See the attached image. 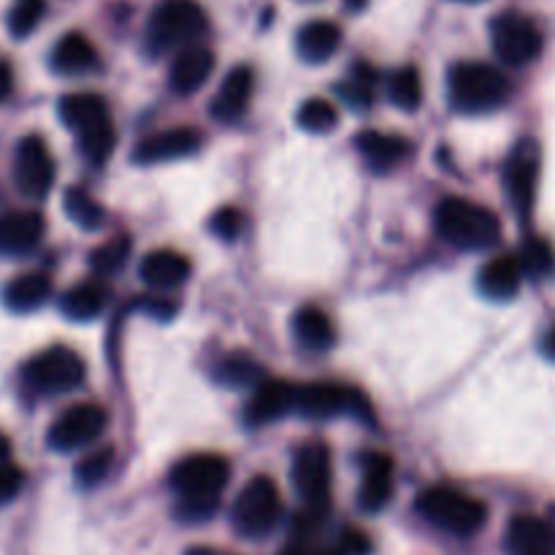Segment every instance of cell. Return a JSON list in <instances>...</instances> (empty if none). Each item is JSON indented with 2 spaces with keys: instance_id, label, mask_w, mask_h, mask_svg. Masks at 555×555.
I'll use <instances>...</instances> for the list:
<instances>
[{
  "instance_id": "obj_35",
  "label": "cell",
  "mask_w": 555,
  "mask_h": 555,
  "mask_svg": "<svg viewBox=\"0 0 555 555\" xmlns=\"http://www.w3.org/2000/svg\"><path fill=\"white\" fill-rule=\"evenodd\" d=\"M63 204H65V215H68L79 228H87V231H95V228H101V222L106 220L103 206L81 188H70L68 193H65Z\"/></svg>"
},
{
  "instance_id": "obj_43",
  "label": "cell",
  "mask_w": 555,
  "mask_h": 555,
  "mask_svg": "<svg viewBox=\"0 0 555 555\" xmlns=\"http://www.w3.org/2000/svg\"><path fill=\"white\" fill-rule=\"evenodd\" d=\"M280 555H339L336 547H318L312 540H293Z\"/></svg>"
},
{
  "instance_id": "obj_9",
  "label": "cell",
  "mask_w": 555,
  "mask_h": 555,
  "mask_svg": "<svg viewBox=\"0 0 555 555\" xmlns=\"http://www.w3.org/2000/svg\"><path fill=\"white\" fill-rule=\"evenodd\" d=\"M296 410L309 421H334V417L352 415L358 421L374 423L366 396L339 383H309L296 388Z\"/></svg>"
},
{
  "instance_id": "obj_4",
  "label": "cell",
  "mask_w": 555,
  "mask_h": 555,
  "mask_svg": "<svg viewBox=\"0 0 555 555\" xmlns=\"http://www.w3.org/2000/svg\"><path fill=\"white\" fill-rule=\"evenodd\" d=\"M450 103L461 114H488L507 103L509 81L486 63H459L448 76Z\"/></svg>"
},
{
  "instance_id": "obj_20",
  "label": "cell",
  "mask_w": 555,
  "mask_h": 555,
  "mask_svg": "<svg viewBox=\"0 0 555 555\" xmlns=\"http://www.w3.org/2000/svg\"><path fill=\"white\" fill-rule=\"evenodd\" d=\"M253 87L255 76L249 65H238L231 74L222 79L220 90H217L215 101H211L209 114L217 119V122H236L247 114L249 101H253Z\"/></svg>"
},
{
  "instance_id": "obj_37",
  "label": "cell",
  "mask_w": 555,
  "mask_h": 555,
  "mask_svg": "<svg viewBox=\"0 0 555 555\" xmlns=\"http://www.w3.org/2000/svg\"><path fill=\"white\" fill-rule=\"evenodd\" d=\"M47 3L43 0H14L9 11V33L14 38H27L43 20Z\"/></svg>"
},
{
  "instance_id": "obj_49",
  "label": "cell",
  "mask_w": 555,
  "mask_h": 555,
  "mask_svg": "<svg viewBox=\"0 0 555 555\" xmlns=\"http://www.w3.org/2000/svg\"><path fill=\"white\" fill-rule=\"evenodd\" d=\"M545 520H547V524H551V529L555 531V507L551 509V513H547V518H545Z\"/></svg>"
},
{
  "instance_id": "obj_15",
  "label": "cell",
  "mask_w": 555,
  "mask_h": 555,
  "mask_svg": "<svg viewBox=\"0 0 555 555\" xmlns=\"http://www.w3.org/2000/svg\"><path fill=\"white\" fill-rule=\"evenodd\" d=\"M293 410H296V388L287 379L263 377L244 406V423L247 428H263Z\"/></svg>"
},
{
  "instance_id": "obj_12",
  "label": "cell",
  "mask_w": 555,
  "mask_h": 555,
  "mask_svg": "<svg viewBox=\"0 0 555 555\" xmlns=\"http://www.w3.org/2000/svg\"><path fill=\"white\" fill-rule=\"evenodd\" d=\"M108 415L103 406L92 404H74L52 423L47 434L49 448L57 453H74V450L90 448L95 439H101L103 428H106Z\"/></svg>"
},
{
  "instance_id": "obj_31",
  "label": "cell",
  "mask_w": 555,
  "mask_h": 555,
  "mask_svg": "<svg viewBox=\"0 0 555 555\" xmlns=\"http://www.w3.org/2000/svg\"><path fill=\"white\" fill-rule=\"evenodd\" d=\"M515 258H518L524 276H529V280H547L555 274V249L545 238L529 236L520 244V253Z\"/></svg>"
},
{
  "instance_id": "obj_38",
  "label": "cell",
  "mask_w": 555,
  "mask_h": 555,
  "mask_svg": "<svg viewBox=\"0 0 555 555\" xmlns=\"http://www.w3.org/2000/svg\"><path fill=\"white\" fill-rule=\"evenodd\" d=\"M112 464H114V450L112 448H101V450H92V453H87L85 459L76 464L74 475H76V482L85 488H95L98 482H103L108 477V472H112Z\"/></svg>"
},
{
  "instance_id": "obj_28",
  "label": "cell",
  "mask_w": 555,
  "mask_h": 555,
  "mask_svg": "<svg viewBox=\"0 0 555 555\" xmlns=\"http://www.w3.org/2000/svg\"><path fill=\"white\" fill-rule=\"evenodd\" d=\"M293 334L301 341V347L314 352L331 350L336 341V328L328 314L320 307H301L293 314Z\"/></svg>"
},
{
  "instance_id": "obj_14",
  "label": "cell",
  "mask_w": 555,
  "mask_h": 555,
  "mask_svg": "<svg viewBox=\"0 0 555 555\" xmlns=\"http://www.w3.org/2000/svg\"><path fill=\"white\" fill-rule=\"evenodd\" d=\"M537 179H540V144L534 139H524L504 166V188L520 220H529L534 209Z\"/></svg>"
},
{
  "instance_id": "obj_1",
  "label": "cell",
  "mask_w": 555,
  "mask_h": 555,
  "mask_svg": "<svg viewBox=\"0 0 555 555\" xmlns=\"http://www.w3.org/2000/svg\"><path fill=\"white\" fill-rule=\"evenodd\" d=\"M168 480L179 496L177 518L204 524L220 507V496L231 480V464L217 453H195L179 461Z\"/></svg>"
},
{
  "instance_id": "obj_17",
  "label": "cell",
  "mask_w": 555,
  "mask_h": 555,
  "mask_svg": "<svg viewBox=\"0 0 555 555\" xmlns=\"http://www.w3.org/2000/svg\"><path fill=\"white\" fill-rule=\"evenodd\" d=\"M396 491L393 459L385 453H369L363 459V480L358 491V507L369 515L383 513Z\"/></svg>"
},
{
  "instance_id": "obj_3",
  "label": "cell",
  "mask_w": 555,
  "mask_h": 555,
  "mask_svg": "<svg viewBox=\"0 0 555 555\" xmlns=\"http://www.w3.org/2000/svg\"><path fill=\"white\" fill-rule=\"evenodd\" d=\"M434 228L442 242L464 253H486L496 247L502 238V220L488 206L469 198H455V195L439 201L434 211Z\"/></svg>"
},
{
  "instance_id": "obj_33",
  "label": "cell",
  "mask_w": 555,
  "mask_h": 555,
  "mask_svg": "<svg viewBox=\"0 0 555 555\" xmlns=\"http://www.w3.org/2000/svg\"><path fill=\"white\" fill-rule=\"evenodd\" d=\"M296 122L298 128L307 130V133H331V130H336V125H339V108L331 101H325V98H309V101L298 108Z\"/></svg>"
},
{
  "instance_id": "obj_23",
  "label": "cell",
  "mask_w": 555,
  "mask_h": 555,
  "mask_svg": "<svg viewBox=\"0 0 555 555\" xmlns=\"http://www.w3.org/2000/svg\"><path fill=\"white\" fill-rule=\"evenodd\" d=\"M356 146L363 160L377 173L393 171L396 166L412 155V141L393 133H379V130H363L356 135Z\"/></svg>"
},
{
  "instance_id": "obj_30",
  "label": "cell",
  "mask_w": 555,
  "mask_h": 555,
  "mask_svg": "<svg viewBox=\"0 0 555 555\" xmlns=\"http://www.w3.org/2000/svg\"><path fill=\"white\" fill-rule=\"evenodd\" d=\"M215 377L225 388H255L266 374L253 356H247V352H231V356H225L220 361Z\"/></svg>"
},
{
  "instance_id": "obj_48",
  "label": "cell",
  "mask_w": 555,
  "mask_h": 555,
  "mask_svg": "<svg viewBox=\"0 0 555 555\" xmlns=\"http://www.w3.org/2000/svg\"><path fill=\"white\" fill-rule=\"evenodd\" d=\"M188 555H222V553L209 551V547H193V551H190Z\"/></svg>"
},
{
  "instance_id": "obj_8",
  "label": "cell",
  "mask_w": 555,
  "mask_h": 555,
  "mask_svg": "<svg viewBox=\"0 0 555 555\" xmlns=\"http://www.w3.org/2000/svg\"><path fill=\"white\" fill-rule=\"evenodd\" d=\"M206 33V14L195 0H163L150 16L146 43L152 52L190 47Z\"/></svg>"
},
{
  "instance_id": "obj_26",
  "label": "cell",
  "mask_w": 555,
  "mask_h": 555,
  "mask_svg": "<svg viewBox=\"0 0 555 555\" xmlns=\"http://www.w3.org/2000/svg\"><path fill=\"white\" fill-rule=\"evenodd\" d=\"M341 47V30L328 20H314L298 30L296 36V52L309 65L328 63Z\"/></svg>"
},
{
  "instance_id": "obj_18",
  "label": "cell",
  "mask_w": 555,
  "mask_h": 555,
  "mask_svg": "<svg viewBox=\"0 0 555 555\" xmlns=\"http://www.w3.org/2000/svg\"><path fill=\"white\" fill-rule=\"evenodd\" d=\"M201 150V133L193 128H171L160 130L155 135H146L139 141L133 152V160L139 166H155V163L179 160V157H190Z\"/></svg>"
},
{
  "instance_id": "obj_24",
  "label": "cell",
  "mask_w": 555,
  "mask_h": 555,
  "mask_svg": "<svg viewBox=\"0 0 555 555\" xmlns=\"http://www.w3.org/2000/svg\"><path fill=\"white\" fill-rule=\"evenodd\" d=\"M520 285H524V271L515 255H499V258L488 260L477 276V287L491 301H509L518 296Z\"/></svg>"
},
{
  "instance_id": "obj_34",
  "label": "cell",
  "mask_w": 555,
  "mask_h": 555,
  "mask_svg": "<svg viewBox=\"0 0 555 555\" xmlns=\"http://www.w3.org/2000/svg\"><path fill=\"white\" fill-rule=\"evenodd\" d=\"M130 249H133V242H130V236H125V233L108 238V242H103L101 247L92 249V255H90L92 271H95L98 276L117 274V271L128 263Z\"/></svg>"
},
{
  "instance_id": "obj_41",
  "label": "cell",
  "mask_w": 555,
  "mask_h": 555,
  "mask_svg": "<svg viewBox=\"0 0 555 555\" xmlns=\"http://www.w3.org/2000/svg\"><path fill=\"white\" fill-rule=\"evenodd\" d=\"M369 551H372L369 537L356 529H347L345 534L339 537V542H336V553L339 555H369Z\"/></svg>"
},
{
  "instance_id": "obj_32",
  "label": "cell",
  "mask_w": 555,
  "mask_h": 555,
  "mask_svg": "<svg viewBox=\"0 0 555 555\" xmlns=\"http://www.w3.org/2000/svg\"><path fill=\"white\" fill-rule=\"evenodd\" d=\"M388 98L401 112H417L423 103V81L417 68L406 65V68H399L396 74H390Z\"/></svg>"
},
{
  "instance_id": "obj_7",
  "label": "cell",
  "mask_w": 555,
  "mask_h": 555,
  "mask_svg": "<svg viewBox=\"0 0 555 555\" xmlns=\"http://www.w3.org/2000/svg\"><path fill=\"white\" fill-rule=\"evenodd\" d=\"M282 518V496L280 488L271 477L258 475L238 491L236 502H233V529L244 537V540H260V537L271 534Z\"/></svg>"
},
{
  "instance_id": "obj_25",
  "label": "cell",
  "mask_w": 555,
  "mask_h": 555,
  "mask_svg": "<svg viewBox=\"0 0 555 555\" xmlns=\"http://www.w3.org/2000/svg\"><path fill=\"white\" fill-rule=\"evenodd\" d=\"M101 57L85 33H65L52 49V70L63 76H85L98 70Z\"/></svg>"
},
{
  "instance_id": "obj_22",
  "label": "cell",
  "mask_w": 555,
  "mask_h": 555,
  "mask_svg": "<svg viewBox=\"0 0 555 555\" xmlns=\"http://www.w3.org/2000/svg\"><path fill=\"white\" fill-rule=\"evenodd\" d=\"M193 263L177 249H152L139 266V276L152 291H177L188 282Z\"/></svg>"
},
{
  "instance_id": "obj_2",
  "label": "cell",
  "mask_w": 555,
  "mask_h": 555,
  "mask_svg": "<svg viewBox=\"0 0 555 555\" xmlns=\"http://www.w3.org/2000/svg\"><path fill=\"white\" fill-rule=\"evenodd\" d=\"M60 119L65 128L74 133L79 155L85 157L90 166L101 168L108 163L117 146V130H114L112 114H108L106 101L95 92H70V95L60 98L57 106Z\"/></svg>"
},
{
  "instance_id": "obj_6",
  "label": "cell",
  "mask_w": 555,
  "mask_h": 555,
  "mask_svg": "<svg viewBox=\"0 0 555 555\" xmlns=\"http://www.w3.org/2000/svg\"><path fill=\"white\" fill-rule=\"evenodd\" d=\"M87 377V363L76 350L54 345L33 356L22 366V385L36 396H63L79 390Z\"/></svg>"
},
{
  "instance_id": "obj_5",
  "label": "cell",
  "mask_w": 555,
  "mask_h": 555,
  "mask_svg": "<svg viewBox=\"0 0 555 555\" xmlns=\"http://www.w3.org/2000/svg\"><path fill=\"white\" fill-rule=\"evenodd\" d=\"M415 509L428 524L455 537L477 534L488 520V507L480 499L450 486L426 488L417 496Z\"/></svg>"
},
{
  "instance_id": "obj_19",
  "label": "cell",
  "mask_w": 555,
  "mask_h": 555,
  "mask_svg": "<svg viewBox=\"0 0 555 555\" xmlns=\"http://www.w3.org/2000/svg\"><path fill=\"white\" fill-rule=\"evenodd\" d=\"M215 65L217 60L211 49L201 47V43H190L171 63L168 85H171L177 95H193V92H198L209 81V76L215 74Z\"/></svg>"
},
{
  "instance_id": "obj_11",
  "label": "cell",
  "mask_w": 555,
  "mask_h": 555,
  "mask_svg": "<svg viewBox=\"0 0 555 555\" xmlns=\"http://www.w3.org/2000/svg\"><path fill=\"white\" fill-rule=\"evenodd\" d=\"M491 43L496 57L504 65H513V68H524L531 65L542 54L545 47V38H542L540 27L524 14H507L496 16L491 25Z\"/></svg>"
},
{
  "instance_id": "obj_46",
  "label": "cell",
  "mask_w": 555,
  "mask_h": 555,
  "mask_svg": "<svg viewBox=\"0 0 555 555\" xmlns=\"http://www.w3.org/2000/svg\"><path fill=\"white\" fill-rule=\"evenodd\" d=\"M9 455H11V442L5 434H0V464H3V461H9Z\"/></svg>"
},
{
  "instance_id": "obj_47",
  "label": "cell",
  "mask_w": 555,
  "mask_h": 555,
  "mask_svg": "<svg viewBox=\"0 0 555 555\" xmlns=\"http://www.w3.org/2000/svg\"><path fill=\"white\" fill-rule=\"evenodd\" d=\"M345 5L350 11H363L369 5V0H345Z\"/></svg>"
},
{
  "instance_id": "obj_50",
  "label": "cell",
  "mask_w": 555,
  "mask_h": 555,
  "mask_svg": "<svg viewBox=\"0 0 555 555\" xmlns=\"http://www.w3.org/2000/svg\"><path fill=\"white\" fill-rule=\"evenodd\" d=\"M455 3H482V0H455Z\"/></svg>"
},
{
  "instance_id": "obj_16",
  "label": "cell",
  "mask_w": 555,
  "mask_h": 555,
  "mask_svg": "<svg viewBox=\"0 0 555 555\" xmlns=\"http://www.w3.org/2000/svg\"><path fill=\"white\" fill-rule=\"evenodd\" d=\"M43 233H47V220L41 211H5L0 215V255L22 258L43 242Z\"/></svg>"
},
{
  "instance_id": "obj_10",
  "label": "cell",
  "mask_w": 555,
  "mask_h": 555,
  "mask_svg": "<svg viewBox=\"0 0 555 555\" xmlns=\"http://www.w3.org/2000/svg\"><path fill=\"white\" fill-rule=\"evenodd\" d=\"M331 450L325 442H307L293 459V486L307 509L328 515L331 507Z\"/></svg>"
},
{
  "instance_id": "obj_42",
  "label": "cell",
  "mask_w": 555,
  "mask_h": 555,
  "mask_svg": "<svg viewBox=\"0 0 555 555\" xmlns=\"http://www.w3.org/2000/svg\"><path fill=\"white\" fill-rule=\"evenodd\" d=\"M144 301H139L141 309H146L150 314H155V318L160 320H168L173 312H177V304L168 301V298H157V296H141Z\"/></svg>"
},
{
  "instance_id": "obj_44",
  "label": "cell",
  "mask_w": 555,
  "mask_h": 555,
  "mask_svg": "<svg viewBox=\"0 0 555 555\" xmlns=\"http://www.w3.org/2000/svg\"><path fill=\"white\" fill-rule=\"evenodd\" d=\"M11 90H14V70H11L9 63L0 60V101H5L11 95Z\"/></svg>"
},
{
  "instance_id": "obj_39",
  "label": "cell",
  "mask_w": 555,
  "mask_h": 555,
  "mask_svg": "<svg viewBox=\"0 0 555 555\" xmlns=\"http://www.w3.org/2000/svg\"><path fill=\"white\" fill-rule=\"evenodd\" d=\"M244 225H247V220H244L242 209H236V206H222V209L215 211V217L209 220L211 233H215L217 238H222V242H236L244 233Z\"/></svg>"
},
{
  "instance_id": "obj_45",
  "label": "cell",
  "mask_w": 555,
  "mask_h": 555,
  "mask_svg": "<svg viewBox=\"0 0 555 555\" xmlns=\"http://www.w3.org/2000/svg\"><path fill=\"white\" fill-rule=\"evenodd\" d=\"M542 356L551 358V361H555V328L547 331L545 339H542Z\"/></svg>"
},
{
  "instance_id": "obj_29",
  "label": "cell",
  "mask_w": 555,
  "mask_h": 555,
  "mask_svg": "<svg viewBox=\"0 0 555 555\" xmlns=\"http://www.w3.org/2000/svg\"><path fill=\"white\" fill-rule=\"evenodd\" d=\"M108 291L98 282H81V285H74L70 291L63 293L60 298V312L65 314L74 323H90L98 314L106 309Z\"/></svg>"
},
{
  "instance_id": "obj_13",
  "label": "cell",
  "mask_w": 555,
  "mask_h": 555,
  "mask_svg": "<svg viewBox=\"0 0 555 555\" xmlns=\"http://www.w3.org/2000/svg\"><path fill=\"white\" fill-rule=\"evenodd\" d=\"M14 182L25 198H47L54 184V160L41 135H25L16 144Z\"/></svg>"
},
{
  "instance_id": "obj_40",
  "label": "cell",
  "mask_w": 555,
  "mask_h": 555,
  "mask_svg": "<svg viewBox=\"0 0 555 555\" xmlns=\"http://www.w3.org/2000/svg\"><path fill=\"white\" fill-rule=\"evenodd\" d=\"M22 488H25V472L16 464L3 461V464H0V507L14 502L22 493Z\"/></svg>"
},
{
  "instance_id": "obj_36",
  "label": "cell",
  "mask_w": 555,
  "mask_h": 555,
  "mask_svg": "<svg viewBox=\"0 0 555 555\" xmlns=\"http://www.w3.org/2000/svg\"><path fill=\"white\" fill-rule=\"evenodd\" d=\"M374 85H377V74H374L372 65L358 63L356 68H352L350 81L339 87V95L345 98L347 106L358 108V112H361V108H372Z\"/></svg>"
},
{
  "instance_id": "obj_21",
  "label": "cell",
  "mask_w": 555,
  "mask_h": 555,
  "mask_svg": "<svg viewBox=\"0 0 555 555\" xmlns=\"http://www.w3.org/2000/svg\"><path fill=\"white\" fill-rule=\"evenodd\" d=\"M504 547L509 555H555V531L545 518L518 515L509 520Z\"/></svg>"
},
{
  "instance_id": "obj_27",
  "label": "cell",
  "mask_w": 555,
  "mask_h": 555,
  "mask_svg": "<svg viewBox=\"0 0 555 555\" xmlns=\"http://www.w3.org/2000/svg\"><path fill=\"white\" fill-rule=\"evenodd\" d=\"M52 296V280L41 271H30V274L14 276L9 285L3 287V304L11 312H36Z\"/></svg>"
}]
</instances>
